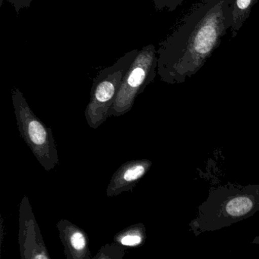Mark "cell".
I'll return each instance as SVG.
<instances>
[{"label":"cell","mask_w":259,"mask_h":259,"mask_svg":"<svg viewBox=\"0 0 259 259\" xmlns=\"http://www.w3.org/2000/svg\"><path fill=\"white\" fill-rule=\"evenodd\" d=\"M234 1L201 0L181 18L157 50L162 81L184 83L204 66L232 27Z\"/></svg>","instance_id":"6da1fadb"},{"label":"cell","mask_w":259,"mask_h":259,"mask_svg":"<svg viewBox=\"0 0 259 259\" xmlns=\"http://www.w3.org/2000/svg\"><path fill=\"white\" fill-rule=\"evenodd\" d=\"M259 211V185L227 184L213 189L190 222V231L199 237L220 231L252 217Z\"/></svg>","instance_id":"7a4b0ae2"},{"label":"cell","mask_w":259,"mask_h":259,"mask_svg":"<svg viewBox=\"0 0 259 259\" xmlns=\"http://www.w3.org/2000/svg\"><path fill=\"white\" fill-rule=\"evenodd\" d=\"M12 101L20 136L44 170L50 171L59 163L51 129L33 113L19 88H12Z\"/></svg>","instance_id":"3957f363"},{"label":"cell","mask_w":259,"mask_h":259,"mask_svg":"<svg viewBox=\"0 0 259 259\" xmlns=\"http://www.w3.org/2000/svg\"><path fill=\"white\" fill-rule=\"evenodd\" d=\"M139 50L135 49L120 57L110 66L99 72L94 80L91 98L85 111L87 124L93 130L106 122L123 77L126 75Z\"/></svg>","instance_id":"277c9868"},{"label":"cell","mask_w":259,"mask_h":259,"mask_svg":"<svg viewBox=\"0 0 259 259\" xmlns=\"http://www.w3.org/2000/svg\"><path fill=\"white\" fill-rule=\"evenodd\" d=\"M158 70V55L153 44L139 50L109 109V118L123 116L132 110L137 97L153 83Z\"/></svg>","instance_id":"5b68a950"},{"label":"cell","mask_w":259,"mask_h":259,"mask_svg":"<svg viewBox=\"0 0 259 259\" xmlns=\"http://www.w3.org/2000/svg\"><path fill=\"white\" fill-rule=\"evenodd\" d=\"M18 244L21 259H50L27 196L18 210Z\"/></svg>","instance_id":"8992f818"},{"label":"cell","mask_w":259,"mask_h":259,"mask_svg":"<svg viewBox=\"0 0 259 259\" xmlns=\"http://www.w3.org/2000/svg\"><path fill=\"white\" fill-rule=\"evenodd\" d=\"M152 163L147 158L131 160L122 164L113 175L107 188V197H114L133 190L152 168Z\"/></svg>","instance_id":"52a82bcc"},{"label":"cell","mask_w":259,"mask_h":259,"mask_svg":"<svg viewBox=\"0 0 259 259\" xmlns=\"http://www.w3.org/2000/svg\"><path fill=\"white\" fill-rule=\"evenodd\" d=\"M56 227L66 259H92L88 234L84 230L66 219L59 221Z\"/></svg>","instance_id":"ba28073f"},{"label":"cell","mask_w":259,"mask_h":259,"mask_svg":"<svg viewBox=\"0 0 259 259\" xmlns=\"http://www.w3.org/2000/svg\"><path fill=\"white\" fill-rule=\"evenodd\" d=\"M146 239L145 227L142 223H138L116 234L114 243L123 248H135L142 246Z\"/></svg>","instance_id":"9c48e42d"},{"label":"cell","mask_w":259,"mask_h":259,"mask_svg":"<svg viewBox=\"0 0 259 259\" xmlns=\"http://www.w3.org/2000/svg\"><path fill=\"white\" fill-rule=\"evenodd\" d=\"M259 0H234L233 4V23L231 36L235 37L243 24L249 18L254 7Z\"/></svg>","instance_id":"30bf717a"},{"label":"cell","mask_w":259,"mask_h":259,"mask_svg":"<svg viewBox=\"0 0 259 259\" xmlns=\"http://www.w3.org/2000/svg\"><path fill=\"white\" fill-rule=\"evenodd\" d=\"M126 254L125 249L113 242L100 248L92 259H123Z\"/></svg>","instance_id":"8fae6325"},{"label":"cell","mask_w":259,"mask_h":259,"mask_svg":"<svg viewBox=\"0 0 259 259\" xmlns=\"http://www.w3.org/2000/svg\"><path fill=\"white\" fill-rule=\"evenodd\" d=\"M155 9L158 12L167 9L168 12H174L184 2L190 0H152Z\"/></svg>","instance_id":"7c38bea8"},{"label":"cell","mask_w":259,"mask_h":259,"mask_svg":"<svg viewBox=\"0 0 259 259\" xmlns=\"http://www.w3.org/2000/svg\"><path fill=\"white\" fill-rule=\"evenodd\" d=\"M6 1L13 6L17 15H18L21 9L30 7L33 0H6Z\"/></svg>","instance_id":"4fadbf2b"},{"label":"cell","mask_w":259,"mask_h":259,"mask_svg":"<svg viewBox=\"0 0 259 259\" xmlns=\"http://www.w3.org/2000/svg\"><path fill=\"white\" fill-rule=\"evenodd\" d=\"M251 243H252V244L259 245V235L256 236Z\"/></svg>","instance_id":"5bb4252c"},{"label":"cell","mask_w":259,"mask_h":259,"mask_svg":"<svg viewBox=\"0 0 259 259\" xmlns=\"http://www.w3.org/2000/svg\"><path fill=\"white\" fill-rule=\"evenodd\" d=\"M3 1H4V0H0V7L3 6Z\"/></svg>","instance_id":"9a60e30c"}]
</instances>
